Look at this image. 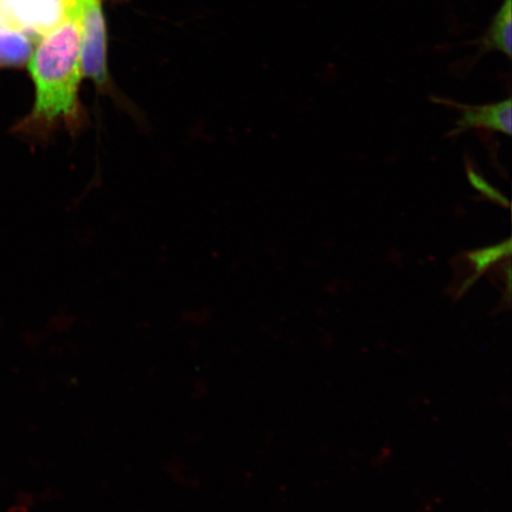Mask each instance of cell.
<instances>
[{"mask_svg": "<svg viewBox=\"0 0 512 512\" xmlns=\"http://www.w3.org/2000/svg\"><path fill=\"white\" fill-rule=\"evenodd\" d=\"M81 0L64 21L42 37L30 57L35 101L11 132L32 143L47 144L61 130L78 137L88 126L79 91L81 69Z\"/></svg>", "mask_w": 512, "mask_h": 512, "instance_id": "6da1fadb", "label": "cell"}, {"mask_svg": "<svg viewBox=\"0 0 512 512\" xmlns=\"http://www.w3.org/2000/svg\"><path fill=\"white\" fill-rule=\"evenodd\" d=\"M81 69L99 91L113 93L107 64V36L101 0H81Z\"/></svg>", "mask_w": 512, "mask_h": 512, "instance_id": "7a4b0ae2", "label": "cell"}, {"mask_svg": "<svg viewBox=\"0 0 512 512\" xmlns=\"http://www.w3.org/2000/svg\"><path fill=\"white\" fill-rule=\"evenodd\" d=\"M80 0H0V11L12 27L32 41L43 37L68 17Z\"/></svg>", "mask_w": 512, "mask_h": 512, "instance_id": "3957f363", "label": "cell"}, {"mask_svg": "<svg viewBox=\"0 0 512 512\" xmlns=\"http://www.w3.org/2000/svg\"><path fill=\"white\" fill-rule=\"evenodd\" d=\"M462 110V117L457 121V127L450 136H458L470 128H484L495 132H501L510 136L511 134V99L497 104L484 106L457 105Z\"/></svg>", "mask_w": 512, "mask_h": 512, "instance_id": "277c9868", "label": "cell"}, {"mask_svg": "<svg viewBox=\"0 0 512 512\" xmlns=\"http://www.w3.org/2000/svg\"><path fill=\"white\" fill-rule=\"evenodd\" d=\"M32 40L12 27L0 11V67H19L32 55Z\"/></svg>", "mask_w": 512, "mask_h": 512, "instance_id": "5b68a950", "label": "cell"}, {"mask_svg": "<svg viewBox=\"0 0 512 512\" xmlns=\"http://www.w3.org/2000/svg\"><path fill=\"white\" fill-rule=\"evenodd\" d=\"M480 54L498 51L510 59L512 55V0H504L492 18L488 31L480 40Z\"/></svg>", "mask_w": 512, "mask_h": 512, "instance_id": "8992f818", "label": "cell"}]
</instances>
